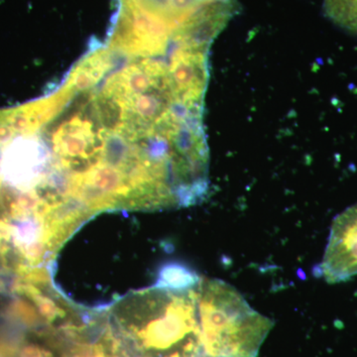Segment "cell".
<instances>
[{"label": "cell", "mask_w": 357, "mask_h": 357, "mask_svg": "<svg viewBox=\"0 0 357 357\" xmlns=\"http://www.w3.org/2000/svg\"><path fill=\"white\" fill-rule=\"evenodd\" d=\"M194 286L154 285L112 307L105 324L122 357H203Z\"/></svg>", "instance_id": "obj_1"}, {"label": "cell", "mask_w": 357, "mask_h": 357, "mask_svg": "<svg viewBox=\"0 0 357 357\" xmlns=\"http://www.w3.org/2000/svg\"><path fill=\"white\" fill-rule=\"evenodd\" d=\"M194 291L203 357H257L273 321L225 281L199 278Z\"/></svg>", "instance_id": "obj_2"}, {"label": "cell", "mask_w": 357, "mask_h": 357, "mask_svg": "<svg viewBox=\"0 0 357 357\" xmlns=\"http://www.w3.org/2000/svg\"><path fill=\"white\" fill-rule=\"evenodd\" d=\"M319 276L338 283L357 275V204L333 220Z\"/></svg>", "instance_id": "obj_3"}, {"label": "cell", "mask_w": 357, "mask_h": 357, "mask_svg": "<svg viewBox=\"0 0 357 357\" xmlns=\"http://www.w3.org/2000/svg\"><path fill=\"white\" fill-rule=\"evenodd\" d=\"M324 11L338 27L357 35V0H324Z\"/></svg>", "instance_id": "obj_4"}, {"label": "cell", "mask_w": 357, "mask_h": 357, "mask_svg": "<svg viewBox=\"0 0 357 357\" xmlns=\"http://www.w3.org/2000/svg\"><path fill=\"white\" fill-rule=\"evenodd\" d=\"M199 280V277L190 270L181 265L171 264L167 265L160 271L158 280L155 285L185 289L196 285Z\"/></svg>", "instance_id": "obj_5"}, {"label": "cell", "mask_w": 357, "mask_h": 357, "mask_svg": "<svg viewBox=\"0 0 357 357\" xmlns=\"http://www.w3.org/2000/svg\"><path fill=\"white\" fill-rule=\"evenodd\" d=\"M7 275L0 272V297L4 295L10 288V282L7 280Z\"/></svg>", "instance_id": "obj_6"}]
</instances>
